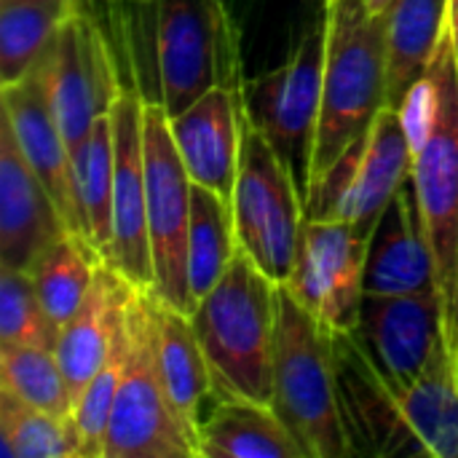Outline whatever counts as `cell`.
Here are the masks:
<instances>
[{"mask_svg":"<svg viewBox=\"0 0 458 458\" xmlns=\"http://www.w3.org/2000/svg\"><path fill=\"white\" fill-rule=\"evenodd\" d=\"M352 456L458 458V365L443 344L421 376H384L352 333H333Z\"/></svg>","mask_w":458,"mask_h":458,"instance_id":"1","label":"cell"},{"mask_svg":"<svg viewBox=\"0 0 458 458\" xmlns=\"http://www.w3.org/2000/svg\"><path fill=\"white\" fill-rule=\"evenodd\" d=\"M276 287L239 247L223 279L191 311L212 378V400L271 405Z\"/></svg>","mask_w":458,"mask_h":458,"instance_id":"2","label":"cell"},{"mask_svg":"<svg viewBox=\"0 0 458 458\" xmlns=\"http://www.w3.org/2000/svg\"><path fill=\"white\" fill-rule=\"evenodd\" d=\"M276 309L271 408L306 458L352 456L338 403L333 330L287 284L276 287Z\"/></svg>","mask_w":458,"mask_h":458,"instance_id":"3","label":"cell"},{"mask_svg":"<svg viewBox=\"0 0 458 458\" xmlns=\"http://www.w3.org/2000/svg\"><path fill=\"white\" fill-rule=\"evenodd\" d=\"M386 107L384 16L365 0H330L322 105L309 191Z\"/></svg>","mask_w":458,"mask_h":458,"instance_id":"4","label":"cell"},{"mask_svg":"<svg viewBox=\"0 0 458 458\" xmlns=\"http://www.w3.org/2000/svg\"><path fill=\"white\" fill-rule=\"evenodd\" d=\"M153 16V70L169 118L215 86H244L239 35L225 0H148Z\"/></svg>","mask_w":458,"mask_h":458,"instance_id":"5","label":"cell"},{"mask_svg":"<svg viewBox=\"0 0 458 458\" xmlns=\"http://www.w3.org/2000/svg\"><path fill=\"white\" fill-rule=\"evenodd\" d=\"M102 458H199V440L180 419L161 373L150 293L140 287L126 309V357Z\"/></svg>","mask_w":458,"mask_h":458,"instance_id":"6","label":"cell"},{"mask_svg":"<svg viewBox=\"0 0 458 458\" xmlns=\"http://www.w3.org/2000/svg\"><path fill=\"white\" fill-rule=\"evenodd\" d=\"M231 207L239 247L271 282L287 284L295 266L306 201L290 169L255 126L247 107Z\"/></svg>","mask_w":458,"mask_h":458,"instance_id":"7","label":"cell"},{"mask_svg":"<svg viewBox=\"0 0 458 458\" xmlns=\"http://www.w3.org/2000/svg\"><path fill=\"white\" fill-rule=\"evenodd\" d=\"M413 174V153L400 113L384 107L344 156L311 185L306 217L349 223L365 233Z\"/></svg>","mask_w":458,"mask_h":458,"instance_id":"8","label":"cell"},{"mask_svg":"<svg viewBox=\"0 0 458 458\" xmlns=\"http://www.w3.org/2000/svg\"><path fill=\"white\" fill-rule=\"evenodd\" d=\"M325 59L327 21L306 35L290 59L260 75L244 78V107L290 169L295 185L303 193V201L309 196Z\"/></svg>","mask_w":458,"mask_h":458,"instance_id":"9","label":"cell"},{"mask_svg":"<svg viewBox=\"0 0 458 458\" xmlns=\"http://www.w3.org/2000/svg\"><path fill=\"white\" fill-rule=\"evenodd\" d=\"M142 148L148 182V233L153 252V295L191 314L188 233L193 209V180L172 137L169 115L158 102L145 99Z\"/></svg>","mask_w":458,"mask_h":458,"instance_id":"10","label":"cell"},{"mask_svg":"<svg viewBox=\"0 0 458 458\" xmlns=\"http://www.w3.org/2000/svg\"><path fill=\"white\" fill-rule=\"evenodd\" d=\"M38 64L43 70L54 118L75 164L97 118L110 110L121 91L107 40L97 27L94 13L72 11Z\"/></svg>","mask_w":458,"mask_h":458,"instance_id":"11","label":"cell"},{"mask_svg":"<svg viewBox=\"0 0 458 458\" xmlns=\"http://www.w3.org/2000/svg\"><path fill=\"white\" fill-rule=\"evenodd\" d=\"M413 185L435 260L445 341L458 365V67L448 78L435 134L413 156Z\"/></svg>","mask_w":458,"mask_h":458,"instance_id":"12","label":"cell"},{"mask_svg":"<svg viewBox=\"0 0 458 458\" xmlns=\"http://www.w3.org/2000/svg\"><path fill=\"white\" fill-rule=\"evenodd\" d=\"M370 233L330 220L303 217L287 287L333 333H352L365 298Z\"/></svg>","mask_w":458,"mask_h":458,"instance_id":"13","label":"cell"},{"mask_svg":"<svg viewBox=\"0 0 458 458\" xmlns=\"http://www.w3.org/2000/svg\"><path fill=\"white\" fill-rule=\"evenodd\" d=\"M142 110H145V97L140 94V89H126V86H121V91L110 105L115 172H113V239L105 263L115 268L129 284L140 290H153Z\"/></svg>","mask_w":458,"mask_h":458,"instance_id":"14","label":"cell"},{"mask_svg":"<svg viewBox=\"0 0 458 458\" xmlns=\"http://www.w3.org/2000/svg\"><path fill=\"white\" fill-rule=\"evenodd\" d=\"M368 360L389 378L424 373L445 341L443 306L435 290L408 295H365L352 330Z\"/></svg>","mask_w":458,"mask_h":458,"instance_id":"15","label":"cell"},{"mask_svg":"<svg viewBox=\"0 0 458 458\" xmlns=\"http://www.w3.org/2000/svg\"><path fill=\"white\" fill-rule=\"evenodd\" d=\"M70 225L0 121V266L32 271Z\"/></svg>","mask_w":458,"mask_h":458,"instance_id":"16","label":"cell"},{"mask_svg":"<svg viewBox=\"0 0 458 458\" xmlns=\"http://www.w3.org/2000/svg\"><path fill=\"white\" fill-rule=\"evenodd\" d=\"M0 105H3L0 121L11 129L13 142L19 145L30 169L38 174V180L59 204L70 231L83 236L78 196H75L72 156L54 118L40 64H35V70L27 72L21 81L0 86Z\"/></svg>","mask_w":458,"mask_h":458,"instance_id":"17","label":"cell"},{"mask_svg":"<svg viewBox=\"0 0 458 458\" xmlns=\"http://www.w3.org/2000/svg\"><path fill=\"white\" fill-rule=\"evenodd\" d=\"M244 123V86H215L180 115L169 118L182 164L196 185L233 204Z\"/></svg>","mask_w":458,"mask_h":458,"instance_id":"18","label":"cell"},{"mask_svg":"<svg viewBox=\"0 0 458 458\" xmlns=\"http://www.w3.org/2000/svg\"><path fill=\"white\" fill-rule=\"evenodd\" d=\"M437 293L435 260L421 225L413 174L386 204L368 242L365 295Z\"/></svg>","mask_w":458,"mask_h":458,"instance_id":"19","label":"cell"},{"mask_svg":"<svg viewBox=\"0 0 458 458\" xmlns=\"http://www.w3.org/2000/svg\"><path fill=\"white\" fill-rule=\"evenodd\" d=\"M131 293L134 284L102 263L81 309L59 327L56 357L75 403L115 346L126 322Z\"/></svg>","mask_w":458,"mask_h":458,"instance_id":"20","label":"cell"},{"mask_svg":"<svg viewBox=\"0 0 458 458\" xmlns=\"http://www.w3.org/2000/svg\"><path fill=\"white\" fill-rule=\"evenodd\" d=\"M225 5L239 35L247 78L290 59L330 13V0H225Z\"/></svg>","mask_w":458,"mask_h":458,"instance_id":"21","label":"cell"},{"mask_svg":"<svg viewBox=\"0 0 458 458\" xmlns=\"http://www.w3.org/2000/svg\"><path fill=\"white\" fill-rule=\"evenodd\" d=\"M150 311L156 322L158 362H161L169 397L180 419L185 421V427L199 440V429L207 416L204 405L207 400H212V378H209V368H207L199 335L193 330L191 314L164 303L153 293H150Z\"/></svg>","mask_w":458,"mask_h":458,"instance_id":"22","label":"cell"},{"mask_svg":"<svg viewBox=\"0 0 458 458\" xmlns=\"http://www.w3.org/2000/svg\"><path fill=\"white\" fill-rule=\"evenodd\" d=\"M448 32V0H394L384 13L386 105L400 107Z\"/></svg>","mask_w":458,"mask_h":458,"instance_id":"23","label":"cell"},{"mask_svg":"<svg viewBox=\"0 0 458 458\" xmlns=\"http://www.w3.org/2000/svg\"><path fill=\"white\" fill-rule=\"evenodd\" d=\"M199 458H306L271 405L215 400L199 429Z\"/></svg>","mask_w":458,"mask_h":458,"instance_id":"24","label":"cell"},{"mask_svg":"<svg viewBox=\"0 0 458 458\" xmlns=\"http://www.w3.org/2000/svg\"><path fill=\"white\" fill-rule=\"evenodd\" d=\"M239 250L233 207L215 191L193 182V209L188 233V287L193 309L223 279Z\"/></svg>","mask_w":458,"mask_h":458,"instance_id":"25","label":"cell"},{"mask_svg":"<svg viewBox=\"0 0 458 458\" xmlns=\"http://www.w3.org/2000/svg\"><path fill=\"white\" fill-rule=\"evenodd\" d=\"M72 169H75V196H78L83 236L94 244L102 260H107L110 239H113V172H115L110 110L97 118Z\"/></svg>","mask_w":458,"mask_h":458,"instance_id":"26","label":"cell"},{"mask_svg":"<svg viewBox=\"0 0 458 458\" xmlns=\"http://www.w3.org/2000/svg\"><path fill=\"white\" fill-rule=\"evenodd\" d=\"M102 263L105 260L94 244L72 231L35 263L30 279L56 327H62L81 309Z\"/></svg>","mask_w":458,"mask_h":458,"instance_id":"27","label":"cell"},{"mask_svg":"<svg viewBox=\"0 0 458 458\" xmlns=\"http://www.w3.org/2000/svg\"><path fill=\"white\" fill-rule=\"evenodd\" d=\"M70 13L38 0H0V86L35 70Z\"/></svg>","mask_w":458,"mask_h":458,"instance_id":"28","label":"cell"},{"mask_svg":"<svg viewBox=\"0 0 458 458\" xmlns=\"http://www.w3.org/2000/svg\"><path fill=\"white\" fill-rule=\"evenodd\" d=\"M0 392L59 419H72L75 411L54 349L0 346Z\"/></svg>","mask_w":458,"mask_h":458,"instance_id":"29","label":"cell"},{"mask_svg":"<svg viewBox=\"0 0 458 458\" xmlns=\"http://www.w3.org/2000/svg\"><path fill=\"white\" fill-rule=\"evenodd\" d=\"M3 458H83L72 419L30 408L0 392Z\"/></svg>","mask_w":458,"mask_h":458,"instance_id":"30","label":"cell"},{"mask_svg":"<svg viewBox=\"0 0 458 458\" xmlns=\"http://www.w3.org/2000/svg\"><path fill=\"white\" fill-rule=\"evenodd\" d=\"M59 327L46 314L27 271L0 266V346H40L56 352Z\"/></svg>","mask_w":458,"mask_h":458,"instance_id":"31","label":"cell"},{"mask_svg":"<svg viewBox=\"0 0 458 458\" xmlns=\"http://www.w3.org/2000/svg\"><path fill=\"white\" fill-rule=\"evenodd\" d=\"M123 357H126V322H123V330H121L115 346L110 349L105 365L86 384V389L81 392L75 411H72V424H75V432L81 440V456L83 458H102L110 413L115 405L118 384H121Z\"/></svg>","mask_w":458,"mask_h":458,"instance_id":"32","label":"cell"},{"mask_svg":"<svg viewBox=\"0 0 458 458\" xmlns=\"http://www.w3.org/2000/svg\"><path fill=\"white\" fill-rule=\"evenodd\" d=\"M448 35L458 59V0H448Z\"/></svg>","mask_w":458,"mask_h":458,"instance_id":"33","label":"cell"},{"mask_svg":"<svg viewBox=\"0 0 458 458\" xmlns=\"http://www.w3.org/2000/svg\"><path fill=\"white\" fill-rule=\"evenodd\" d=\"M392 3H394V0H365V5L370 8V13H376V16H384V13L389 11Z\"/></svg>","mask_w":458,"mask_h":458,"instance_id":"34","label":"cell"},{"mask_svg":"<svg viewBox=\"0 0 458 458\" xmlns=\"http://www.w3.org/2000/svg\"><path fill=\"white\" fill-rule=\"evenodd\" d=\"M38 3H51V5H59V8H67V11H81L78 0H38Z\"/></svg>","mask_w":458,"mask_h":458,"instance_id":"35","label":"cell"},{"mask_svg":"<svg viewBox=\"0 0 458 458\" xmlns=\"http://www.w3.org/2000/svg\"><path fill=\"white\" fill-rule=\"evenodd\" d=\"M78 5H81V11H89V13H91V5H94V0H78Z\"/></svg>","mask_w":458,"mask_h":458,"instance_id":"36","label":"cell"}]
</instances>
